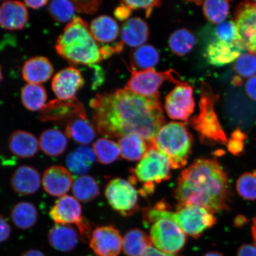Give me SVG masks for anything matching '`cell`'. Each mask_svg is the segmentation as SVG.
Segmentation results:
<instances>
[{
	"instance_id": "obj_1",
	"label": "cell",
	"mask_w": 256,
	"mask_h": 256,
	"mask_svg": "<svg viewBox=\"0 0 256 256\" xmlns=\"http://www.w3.org/2000/svg\"><path fill=\"white\" fill-rule=\"evenodd\" d=\"M96 129L101 135L121 138L136 134L154 146L156 134L166 123L159 94L145 97L124 87L98 94L90 102Z\"/></svg>"
},
{
	"instance_id": "obj_2",
	"label": "cell",
	"mask_w": 256,
	"mask_h": 256,
	"mask_svg": "<svg viewBox=\"0 0 256 256\" xmlns=\"http://www.w3.org/2000/svg\"><path fill=\"white\" fill-rule=\"evenodd\" d=\"M178 208L198 206L215 214L230 209L228 176L215 159L198 158L181 172L175 191Z\"/></svg>"
},
{
	"instance_id": "obj_3",
	"label": "cell",
	"mask_w": 256,
	"mask_h": 256,
	"mask_svg": "<svg viewBox=\"0 0 256 256\" xmlns=\"http://www.w3.org/2000/svg\"><path fill=\"white\" fill-rule=\"evenodd\" d=\"M56 50L67 62L76 65H94L102 59L100 47L90 32L87 22L75 17L58 38Z\"/></svg>"
},
{
	"instance_id": "obj_4",
	"label": "cell",
	"mask_w": 256,
	"mask_h": 256,
	"mask_svg": "<svg viewBox=\"0 0 256 256\" xmlns=\"http://www.w3.org/2000/svg\"><path fill=\"white\" fill-rule=\"evenodd\" d=\"M166 208V204H161L147 210L145 216L146 222L151 224L162 218L171 219L182 231L194 238H200L204 232L216 222L214 214L204 208L186 206L178 208L176 212H172Z\"/></svg>"
},
{
	"instance_id": "obj_5",
	"label": "cell",
	"mask_w": 256,
	"mask_h": 256,
	"mask_svg": "<svg viewBox=\"0 0 256 256\" xmlns=\"http://www.w3.org/2000/svg\"><path fill=\"white\" fill-rule=\"evenodd\" d=\"M193 136L184 123L171 122L163 126L154 140V146L164 154L174 169L187 164L192 152Z\"/></svg>"
},
{
	"instance_id": "obj_6",
	"label": "cell",
	"mask_w": 256,
	"mask_h": 256,
	"mask_svg": "<svg viewBox=\"0 0 256 256\" xmlns=\"http://www.w3.org/2000/svg\"><path fill=\"white\" fill-rule=\"evenodd\" d=\"M200 94L199 114L191 118L190 124L198 133L202 142L208 145H226L228 140L214 108L218 96L210 85L204 82H202Z\"/></svg>"
},
{
	"instance_id": "obj_7",
	"label": "cell",
	"mask_w": 256,
	"mask_h": 256,
	"mask_svg": "<svg viewBox=\"0 0 256 256\" xmlns=\"http://www.w3.org/2000/svg\"><path fill=\"white\" fill-rule=\"evenodd\" d=\"M244 50L234 22L227 21L215 28L204 56L211 65L220 66L234 62Z\"/></svg>"
},
{
	"instance_id": "obj_8",
	"label": "cell",
	"mask_w": 256,
	"mask_h": 256,
	"mask_svg": "<svg viewBox=\"0 0 256 256\" xmlns=\"http://www.w3.org/2000/svg\"><path fill=\"white\" fill-rule=\"evenodd\" d=\"M131 76L126 88L138 95L151 97L158 94V89L164 82L169 81L178 85L187 84L174 70L164 72H156L154 68L134 71L130 70Z\"/></svg>"
},
{
	"instance_id": "obj_9",
	"label": "cell",
	"mask_w": 256,
	"mask_h": 256,
	"mask_svg": "<svg viewBox=\"0 0 256 256\" xmlns=\"http://www.w3.org/2000/svg\"><path fill=\"white\" fill-rule=\"evenodd\" d=\"M150 238L158 250L172 254L180 252L186 242V236L178 224L166 218L152 223Z\"/></svg>"
},
{
	"instance_id": "obj_10",
	"label": "cell",
	"mask_w": 256,
	"mask_h": 256,
	"mask_svg": "<svg viewBox=\"0 0 256 256\" xmlns=\"http://www.w3.org/2000/svg\"><path fill=\"white\" fill-rule=\"evenodd\" d=\"M170 168L167 156L152 146L140 160L134 174L140 181L154 184L170 178Z\"/></svg>"
},
{
	"instance_id": "obj_11",
	"label": "cell",
	"mask_w": 256,
	"mask_h": 256,
	"mask_svg": "<svg viewBox=\"0 0 256 256\" xmlns=\"http://www.w3.org/2000/svg\"><path fill=\"white\" fill-rule=\"evenodd\" d=\"M105 196L112 208L122 215L129 216L137 210L138 192L124 179L116 178L110 182L105 188Z\"/></svg>"
},
{
	"instance_id": "obj_12",
	"label": "cell",
	"mask_w": 256,
	"mask_h": 256,
	"mask_svg": "<svg viewBox=\"0 0 256 256\" xmlns=\"http://www.w3.org/2000/svg\"><path fill=\"white\" fill-rule=\"evenodd\" d=\"M164 108L171 119L188 121L195 108L193 88L188 84L176 86L166 97Z\"/></svg>"
},
{
	"instance_id": "obj_13",
	"label": "cell",
	"mask_w": 256,
	"mask_h": 256,
	"mask_svg": "<svg viewBox=\"0 0 256 256\" xmlns=\"http://www.w3.org/2000/svg\"><path fill=\"white\" fill-rule=\"evenodd\" d=\"M124 239L112 226L98 227L92 232L90 247L98 256H118L123 248Z\"/></svg>"
},
{
	"instance_id": "obj_14",
	"label": "cell",
	"mask_w": 256,
	"mask_h": 256,
	"mask_svg": "<svg viewBox=\"0 0 256 256\" xmlns=\"http://www.w3.org/2000/svg\"><path fill=\"white\" fill-rule=\"evenodd\" d=\"M84 84L80 70L69 66L60 70L54 76L51 87L58 100L70 101L76 98V96Z\"/></svg>"
},
{
	"instance_id": "obj_15",
	"label": "cell",
	"mask_w": 256,
	"mask_h": 256,
	"mask_svg": "<svg viewBox=\"0 0 256 256\" xmlns=\"http://www.w3.org/2000/svg\"><path fill=\"white\" fill-rule=\"evenodd\" d=\"M246 50L256 42V2H244L236 7L234 17Z\"/></svg>"
},
{
	"instance_id": "obj_16",
	"label": "cell",
	"mask_w": 256,
	"mask_h": 256,
	"mask_svg": "<svg viewBox=\"0 0 256 256\" xmlns=\"http://www.w3.org/2000/svg\"><path fill=\"white\" fill-rule=\"evenodd\" d=\"M50 218L56 224L78 226L86 220L82 216V208L74 196L64 195L56 201L50 212Z\"/></svg>"
},
{
	"instance_id": "obj_17",
	"label": "cell",
	"mask_w": 256,
	"mask_h": 256,
	"mask_svg": "<svg viewBox=\"0 0 256 256\" xmlns=\"http://www.w3.org/2000/svg\"><path fill=\"white\" fill-rule=\"evenodd\" d=\"M44 191L54 197L66 195L72 186L71 172L62 166H53L44 171L42 178Z\"/></svg>"
},
{
	"instance_id": "obj_18",
	"label": "cell",
	"mask_w": 256,
	"mask_h": 256,
	"mask_svg": "<svg viewBox=\"0 0 256 256\" xmlns=\"http://www.w3.org/2000/svg\"><path fill=\"white\" fill-rule=\"evenodd\" d=\"M28 18L30 14L23 2L7 1L0 5V26L6 30H23Z\"/></svg>"
},
{
	"instance_id": "obj_19",
	"label": "cell",
	"mask_w": 256,
	"mask_h": 256,
	"mask_svg": "<svg viewBox=\"0 0 256 256\" xmlns=\"http://www.w3.org/2000/svg\"><path fill=\"white\" fill-rule=\"evenodd\" d=\"M86 114L83 105L76 98L70 101H51L40 111V120L42 121H59L72 119L78 115Z\"/></svg>"
},
{
	"instance_id": "obj_20",
	"label": "cell",
	"mask_w": 256,
	"mask_h": 256,
	"mask_svg": "<svg viewBox=\"0 0 256 256\" xmlns=\"http://www.w3.org/2000/svg\"><path fill=\"white\" fill-rule=\"evenodd\" d=\"M42 180L36 168L28 166L18 167L12 174L10 185L15 193L22 196L33 194L40 190Z\"/></svg>"
},
{
	"instance_id": "obj_21",
	"label": "cell",
	"mask_w": 256,
	"mask_h": 256,
	"mask_svg": "<svg viewBox=\"0 0 256 256\" xmlns=\"http://www.w3.org/2000/svg\"><path fill=\"white\" fill-rule=\"evenodd\" d=\"M54 66L50 60L44 56L31 58L22 67V76L28 84H41L52 78Z\"/></svg>"
},
{
	"instance_id": "obj_22",
	"label": "cell",
	"mask_w": 256,
	"mask_h": 256,
	"mask_svg": "<svg viewBox=\"0 0 256 256\" xmlns=\"http://www.w3.org/2000/svg\"><path fill=\"white\" fill-rule=\"evenodd\" d=\"M48 240L50 247L56 250L69 252L78 244L79 234L71 225L56 224L48 232Z\"/></svg>"
},
{
	"instance_id": "obj_23",
	"label": "cell",
	"mask_w": 256,
	"mask_h": 256,
	"mask_svg": "<svg viewBox=\"0 0 256 256\" xmlns=\"http://www.w3.org/2000/svg\"><path fill=\"white\" fill-rule=\"evenodd\" d=\"M8 146L15 156L22 158H33L40 148L36 137L23 130H16L10 136Z\"/></svg>"
},
{
	"instance_id": "obj_24",
	"label": "cell",
	"mask_w": 256,
	"mask_h": 256,
	"mask_svg": "<svg viewBox=\"0 0 256 256\" xmlns=\"http://www.w3.org/2000/svg\"><path fill=\"white\" fill-rule=\"evenodd\" d=\"M149 34L148 24L139 18L128 19L122 26V42L130 47L138 48L144 46L148 39Z\"/></svg>"
},
{
	"instance_id": "obj_25",
	"label": "cell",
	"mask_w": 256,
	"mask_h": 256,
	"mask_svg": "<svg viewBox=\"0 0 256 256\" xmlns=\"http://www.w3.org/2000/svg\"><path fill=\"white\" fill-rule=\"evenodd\" d=\"M65 134L67 138L81 146H87L96 136L94 127L88 120L86 114L78 115L68 122Z\"/></svg>"
},
{
	"instance_id": "obj_26",
	"label": "cell",
	"mask_w": 256,
	"mask_h": 256,
	"mask_svg": "<svg viewBox=\"0 0 256 256\" xmlns=\"http://www.w3.org/2000/svg\"><path fill=\"white\" fill-rule=\"evenodd\" d=\"M90 32L94 40L98 43H110L116 40L120 28L116 22L106 15L98 16L92 20Z\"/></svg>"
},
{
	"instance_id": "obj_27",
	"label": "cell",
	"mask_w": 256,
	"mask_h": 256,
	"mask_svg": "<svg viewBox=\"0 0 256 256\" xmlns=\"http://www.w3.org/2000/svg\"><path fill=\"white\" fill-rule=\"evenodd\" d=\"M39 144L40 148L46 154L57 156L65 152L68 146V140L62 131L50 128L42 132Z\"/></svg>"
},
{
	"instance_id": "obj_28",
	"label": "cell",
	"mask_w": 256,
	"mask_h": 256,
	"mask_svg": "<svg viewBox=\"0 0 256 256\" xmlns=\"http://www.w3.org/2000/svg\"><path fill=\"white\" fill-rule=\"evenodd\" d=\"M96 159L92 148L81 146L70 152L66 158L69 171L76 174L84 175L92 168Z\"/></svg>"
},
{
	"instance_id": "obj_29",
	"label": "cell",
	"mask_w": 256,
	"mask_h": 256,
	"mask_svg": "<svg viewBox=\"0 0 256 256\" xmlns=\"http://www.w3.org/2000/svg\"><path fill=\"white\" fill-rule=\"evenodd\" d=\"M120 154L129 161L142 160L149 146L145 140L136 134H129L118 140Z\"/></svg>"
},
{
	"instance_id": "obj_30",
	"label": "cell",
	"mask_w": 256,
	"mask_h": 256,
	"mask_svg": "<svg viewBox=\"0 0 256 256\" xmlns=\"http://www.w3.org/2000/svg\"><path fill=\"white\" fill-rule=\"evenodd\" d=\"M152 242L150 236L139 229H132L124 236L123 250L127 256H142Z\"/></svg>"
},
{
	"instance_id": "obj_31",
	"label": "cell",
	"mask_w": 256,
	"mask_h": 256,
	"mask_svg": "<svg viewBox=\"0 0 256 256\" xmlns=\"http://www.w3.org/2000/svg\"><path fill=\"white\" fill-rule=\"evenodd\" d=\"M160 60L158 50L150 44H144L134 50L130 55V66L134 71L153 68Z\"/></svg>"
},
{
	"instance_id": "obj_32",
	"label": "cell",
	"mask_w": 256,
	"mask_h": 256,
	"mask_svg": "<svg viewBox=\"0 0 256 256\" xmlns=\"http://www.w3.org/2000/svg\"><path fill=\"white\" fill-rule=\"evenodd\" d=\"M21 100L28 110L41 111L46 104V89L41 84H26L22 88Z\"/></svg>"
},
{
	"instance_id": "obj_33",
	"label": "cell",
	"mask_w": 256,
	"mask_h": 256,
	"mask_svg": "<svg viewBox=\"0 0 256 256\" xmlns=\"http://www.w3.org/2000/svg\"><path fill=\"white\" fill-rule=\"evenodd\" d=\"M11 218L12 222L18 228L28 230L36 224L38 212L34 204L28 202H21L12 208Z\"/></svg>"
},
{
	"instance_id": "obj_34",
	"label": "cell",
	"mask_w": 256,
	"mask_h": 256,
	"mask_svg": "<svg viewBox=\"0 0 256 256\" xmlns=\"http://www.w3.org/2000/svg\"><path fill=\"white\" fill-rule=\"evenodd\" d=\"M72 192L74 197L82 202H88L100 194V188L94 178L88 175L78 176L73 182Z\"/></svg>"
},
{
	"instance_id": "obj_35",
	"label": "cell",
	"mask_w": 256,
	"mask_h": 256,
	"mask_svg": "<svg viewBox=\"0 0 256 256\" xmlns=\"http://www.w3.org/2000/svg\"><path fill=\"white\" fill-rule=\"evenodd\" d=\"M196 44V38L186 28H179L172 33L168 40V46L172 52L178 56H184L190 53Z\"/></svg>"
},
{
	"instance_id": "obj_36",
	"label": "cell",
	"mask_w": 256,
	"mask_h": 256,
	"mask_svg": "<svg viewBox=\"0 0 256 256\" xmlns=\"http://www.w3.org/2000/svg\"><path fill=\"white\" fill-rule=\"evenodd\" d=\"M92 149L98 162L106 165L116 161L120 154L119 145L106 138L96 140L92 144Z\"/></svg>"
},
{
	"instance_id": "obj_37",
	"label": "cell",
	"mask_w": 256,
	"mask_h": 256,
	"mask_svg": "<svg viewBox=\"0 0 256 256\" xmlns=\"http://www.w3.org/2000/svg\"><path fill=\"white\" fill-rule=\"evenodd\" d=\"M204 16L210 23L220 24L225 22L230 12V4L228 1L208 0L203 2Z\"/></svg>"
},
{
	"instance_id": "obj_38",
	"label": "cell",
	"mask_w": 256,
	"mask_h": 256,
	"mask_svg": "<svg viewBox=\"0 0 256 256\" xmlns=\"http://www.w3.org/2000/svg\"><path fill=\"white\" fill-rule=\"evenodd\" d=\"M48 11L54 20L59 23H70L75 18L76 9L72 1L55 0L50 2Z\"/></svg>"
},
{
	"instance_id": "obj_39",
	"label": "cell",
	"mask_w": 256,
	"mask_h": 256,
	"mask_svg": "<svg viewBox=\"0 0 256 256\" xmlns=\"http://www.w3.org/2000/svg\"><path fill=\"white\" fill-rule=\"evenodd\" d=\"M236 188L240 196L244 199L256 200V170L240 176L236 182Z\"/></svg>"
},
{
	"instance_id": "obj_40",
	"label": "cell",
	"mask_w": 256,
	"mask_h": 256,
	"mask_svg": "<svg viewBox=\"0 0 256 256\" xmlns=\"http://www.w3.org/2000/svg\"><path fill=\"white\" fill-rule=\"evenodd\" d=\"M234 69L242 78H252L256 74V56L249 52L243 53L236 60Z\"/></svg>"
},
{
	"instance_id": "obj_41",
	"label": "cell",
	"mask_w": 256,
	"mask_h": 256,
	"mask_svg": "<svg viewBox=\"0 0 256 256\" xmlns=\"http://www.w3.org/2000/svg\"><path fill=\"white\" fill-rule=\"evenodd\" d=\"M121 2L129 7L132 11L138 8L145 9L146 17H149V16L151 14L154 8L159 7L162 4V2L158 1V0H151V1H149V0H146V1H130V0H126V1Z\"/></svg>"
},
{
	"instance_id": "obj_42",
	"label": "cell",
	"mask_w": 256,
	"mask_h": 256,
	"mask_svg": "<svg viewBox=\"0 0 256 256\" xmlns=\"http://www.w3.org/2000/svg\"><path fill=\"white\" fill-rule=\"evenodd\" d=\"M76 11L82 14H94L100 8L101 1L92 0V1H72Z\"/></svg>"
},
{
	"instance_id": "obj_43",
	"label": "cell",
	"mask_w": 256,
	"mask_h": 256,
	"mask_svg": "<svg viewBox=\"0 0 256 256\" xmlns=\"http://www.w3.org/2000/svg\"><path fill=\"white\" fill-rule=\"evenodd\" d=\"M94 69V76H92V89L96 90L103 84L104 81V72L100 66L97 64L90 66Z\"/></svg>"
},
{
	"instance_id": "obj_44",
	"label": "cell",
	"mask_w": 256,
	"mask_h": 256,
	"mask_svg": "<svg viewBox=\"0 0 256 256\" xmlns=\"http://www.w3.org/2000/svg\"><path fill=\"white\" fill-rule=\"evenodd\" d=\"M229 152L236 156L241 155L244 152V143L242 140L230 138L226 144Z\"/></svg>"
},
{
	"instance_id": "obj_45",
	"label": "cell",
	"mask_w": 256,
	"mask_h": 256,
	"mask_svg": "<svg viewBox=\"0 0 256 256\" xmlns=\"http://www.w3.org/2000/svg\"><path fill=\"white\" fill-rule=\"evenodd\" d=\"M12 228L5 218L0 215V243L4 242L10 236Z\"/></svg>"
},
{
	"instance_id": "obj_46",
	"label": "cell",
	"mask_w": 256,
	"mask_h": 256,
	"mask_svg": "<svg viewBox=\"0 0 256 256\" xmlns=\"http://www.w3.org/2000/svg\"><path fill=\"white\" fill-rule=\"evenodd\" d=\"M132 10L120 2V4L114 10L115 18L120 21H126L129 18Z\"/></svg>"
},
{
	"instance_id": "obj_47",
	"label": "cell",
	"mask_w": 256,
	"mask_h": 256,
	"mask_svg": "<svg viewBox=\"0 0 256 256\" xmlns=\"http://www.w3.org/2000/svg\"><path fill=\"white\" fill-rule=\"evenodd\" d=\"M245 90L248 98L256 102V75L250 78L246 82Z\"/></svg>"
},
{
	"instance_id": "obj_48",
	"label": "cell",
	"mask_w": 256,
	"mask_h": 256,
	"mask_svg": "<svg viewBox=\"0 0 256 256\" xmlns=\"http://www.w3.org/2000/svg\"><path fill=\"white\" fill-rule=\"evenodd\" d=\"M236 256H256V246L242 244L238 248Z\"/></svg>"
},
{
	"instance_id": "obj_49",
	"label": "cell",
	"mask_w": 256,
	"mask_h": 256,
	"mask_svg": "<svg viewBox=\"0 0 256 256\" xmlns=\"http://www.w3.org/2000/svg\"><path fill=\"white\" fill-rule=\"evenodd\" d=\"M142 256H177L172 254H166L154 248L151 247L146 250Z\"/></svg>"
},
{
	"instance_id": "obj_50",
	"label": "cell",
	"mask_w": 256,
	"mask_h": 256,
	"mask_svg": "<svg viewBox=\"0 0 256 256\" xmlns=\"http://www.w3.org/2000/svg\"><path fill=\"white\" fill-rule=\"evenodd\" d=\"M26 6L28 7L33 9H40L46 6L49 2L46 0H41V1H30V0H26L24 2Z\"/></svg>"
},
{
	"instance_id": "obj_51",
	"label": "cell",
	"mask_w": 256,
	"mask_h": 256,
	"mask_svg": "<svg viewBox=\"0 0 256 256\" xmlns=\"http://www.w3.org/2000/svg\"><path fill=\"white\" fill-rule=\"evenodd\" d=\"M248 222V220L247 218L244 216L239 215L236 217L234 220V224L236 227L238 228H241V227L246 225Z\"/></svg>"
},
{
	"instance_id": "obj_52",
	"label": "cell",
	"mask_w": 256,
	"mask_h": 256,
	"mask_svg": "<svg viewBox=\"0 0 256 256\" xmlns=\"http://www.w3.org/2000/svg\"><path fill=\"white\" fill-rule=\"evenodd\" d=\"M231 138L233 139L244 142V140L247 138V136H246L244 133H243L242 130H240V128H236L232 133Z\"/></svg>"
},
{
	"instance_id": "obj_53",
	"label": "cell",
	"mask_w": 256,
	"mask_h": 256,
	"mask_svg": "<svg viewBox=\"0 0 256 256\" xmlns=\"http://www.w3.org/2000/svg\"><path fill=\"white\" fill-rule=\"evenodd\" d=\"M20 256H46L44 252L40 250L30 249L24 251L21 254Z\"/></svg>"
},
{
	"instance_id": "obj_54",
	"label": "cell",
	"mask_w": 256,
	"mask_h": 256,
	"mask_svg": "<svg viewBox=\"0 0 256 256\" xmlns=\"http://www.w3.org/2000/svg\"><path fill=\"white\" fill-rule=\"evenodd\" d=\"M232 83L234 86H240L242 84V80L241 76H234L232 80Z\"/></svg>"
},
{
	"instance_id": "obj_55",
	"label": "cell",
	"mask_w": 256,
	"mask_h": 256,
	"mask_svg": "<svg viewBox=\"0 0 256 256\" xmlns=\"http://www.w3.org/2000/svg\"><path fill=\"white\" fill-rule=\"evenodd\" d=\"M252 238H254L255 245L256 246V216L254 218V220H252Z\"/></svg>"
},
{
	"instance_id": "obj_56",
	"label": "cell",
	"mask_w": 256,
	"mask_h": 256,
	"mask_svg": "<svg viewBox=\"0 0 256 256\" xmlns=\"http://www.w3.org/2000/svg\"><path fill=\"white\" fill-rule=\"evenodd\" d=\"M249 53L254 54L256 56V42L252 44L247 50Z\"/></svg>"
},
{
	"instance_id": "obj_57",
	"label": "cell",
	"mask_w": 256,
	"mask_h": 256,
	"mask_svg": "<svg viewBox=\"0 0 256 256\" xmlns=\"http://www.w3.org/2000/svg\"><path fill=\"white\" fill-rule=\"evenodd\" d=\"M204 256H224L222 254H220L219 252H208L207 254H204Z\"/></svg>"
},
{
	"instance_id": "obj_58",
	"label": "cell",
	"mask_w": 256,
	"mask_h": 256,
	"mask_svg": "<svg viewBox=\"0 0 256 256\" xmlns=\"http://www.w3.org/2000/svg\"><path fill=\"white\" fill-rule=\"evenodd\" d=\"M2 73L1 67H0V82H2Z\"/></svg>"
}]
</instances>
